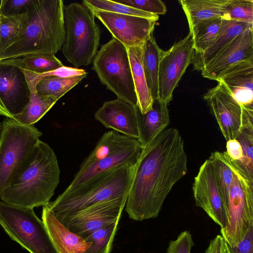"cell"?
<instances>
[{
	"label": "cell",
	"instance_id": "cell-1",
	"mask_svg": "<svg viewBox=\"0 0 253 253\" xmlns=\"http://www.w3.org/2000/svg\"><path fill=\"white\" fill-rule=\"evenodd\" d=\"M187 172L184 141L174 128H166L143 147L125 205L129 217L156 218L174 185Z\"/></svg>",
	"mask_w": 253,
	"mask_h": 253
},
{
	"label": "cell",
	"instance_id": "cell-2",
	"mask_svg": "<svg viewBox=\"0 0 253 253\" xmlns=\"http://www.w3.org/2000/svg\"><path fill=\"white\" fill-rule=\"evenodd\" d=\"M60 174L54 151L39 139L2 191L0 199L6 203L25 208L45 206L54 194Z\"/></svg>",
	"mask_w": 253,
	"mask_h": 253
},
{
	"label": "cell",
	"instance_id": "cell-3",
	"mask_svg": "<svg viewBox=\"0 0 253 253\" xmlns=\"http://www.w3.org/2000/svg\"><path fill=\"white\" fill-rule=\"evenodd\" d=\"M64 6L62 0H32L22 32L0 51V60L57 53L65 37Z\"/></svg>",
	"mask_w": 253,
	"mask_h": 253
},
{
	"label": "cell",
	"instance_id": "cell-4",
	"mask_svg": "<svg viewBox=\"0 0 253 253\" xmlns=\"http://www.w3.org/2000/svg\"><path fill=\"white\" fill-rule=\"evenodd\" d=\"M135 165H123L66 190L45 206L59 221L95 205L127 197Z\"/></svg>",
	"mask_w": 253,
	"mask_h": 253
},
{
	"label": "cell",
	"instance_id": "cell-5",
	"mask_svg": "<svg viewBox=\"0 0 253 253\" xmlns=\"http://www.w3.org/2000/svg\"><path fill=\"white\" fill-rule=\"evenodd\" d=\"M95 18L93 11L83 2L64 6L65 37L61 49L74 68L89 65L98 51L101 30Z\"/></svg>",
	"mask_w": 253,
	"mask_h": 253
},
{
	"label": "cell",
	"instance_id": "cell-6",
	"mask_svg": "<svg viewBox=\"0 0 253 253\" xmlns=\"http://www.w3.org/2000/svg\"><path fill=\"white\" fill-rule=\"evenodd\" d=\"M92 69L100 82L117 97L137 106L127 48L112 38L102 45L95 56Z\"/></svg>",
	"mask_w": 253,
	"mask_h": 253
},
{
	"label": "cell",
	"instance_id": "cell-7",
	"mask_svg": "<svg viewBox=\"0 0 253 253\" xmlns=\"http://www.w3.org/2000/svg\"><path fill=\"white\" fill-rule=\"evenodd\" d=\"M0 225L12 240L30 253H58L43 221L33 209L0 201Z\"/></svg>",
	"mask_w": 253,
	"mask_h": 253
},
{
	"label": "cell",
	"instance_id": "cell-8",
	"mask_svg": "<svg viewBox=\"0 0 253 253\" xmlns=\"http://www.w3.org/2000/svg\"><path fill=\"white\" fill-rule=\"evenodd\" d=\"M233 163L234 177L224 202L227 222L220 230L225 242L231 246L239 243L253 226V182Z\"/></svg>",
	"mask_w": 253,
	"mask_h": 253
},
{
	"label": "cell",
	"instance_id": "cell-9",
	"mask_svg": "<svg viewBox=\"0 0 253 253\" xmlns=\"http://www.w3.org/2000/svg\"><path fill=\"white\" fill-rule=\"evenodd\" d=\"M1 125L0 196L42 134L34 125H24L11 118L5 117Z\"/></svg>",
	"mask_w": 253,
	"mask_h": 253
},
{
	"label": "cell",
	"instance_id": "cell-10",
	"mask_svg": "<svg viewBox=\"0 0 253 253\" xmlns=\"http://www.w3.org/2000/svg\"><path fill=\"white\" fill-rule=\"evenodd\" d=\"M226 141L236 139L243 128L253 129V104L241 106L221 82L204 95Z\"/></svg>",
	"mask_w": 253,
	"mask_h": 253
},
{
	"label": "cell",
	"instance_id": "cell-11",
	"mask_svg": "<svg viewBox=\"0 0 253 253\" xmlns=\"http://www.w3.org/2000/svg\"><path fill=\"white\" fill-rule=\"evenodd\" d=\"M195 51L191 33L175 42L166 51L162 50L158 75V98L168 105L179 81L192 63Z\"/></svg>",
	"mask_w": 253,
	"mask_h": 253
},
{
	"label": "cell",
	"instance_id": "cell-12",
	"mask_svg": "<svg viewBox=\"0 0 253 253\" xmlns=\"http://www.w3.org/2000/svg\"><path fill=\"white\" fill-rule=\"evenodd\" d=\"M97 18L126 48L143 45L153 33L157 20L100 10H91Z\"/></svg>",
	"mask_w": 253,
	"mask_h": 253
},
{
	"label": "cell",
	"instance_id": "cell-13",
	"mask_svg": "<svg viewBox=\"0 0 253 253\" xmlns=\"http://www.w3.org/2000/svg\"><path fill=\"white\" fill-rule=\"evenodd\" d=\"M126 199L127 197L119 198L95 205L59 221L71 231L83 238L119 221Z\"/></svg>",
	"mask_w": 253,
	"mask_h": 253
},
{
	"label": "cell",
	"instance_id": "cell-14",
	"mask_svg": "<svg viewBox=\"0 0 253 253\" xmlns=\"http://www.w3.org/2000/svg\"><path fill=\"white\" fill-rule=\"evenodd\" d=\"M192 190L196 206L202 208L220 227L227 225V215L215 172L208 159L194 178Z\"/></svg>",
	"mask_w": 253,
	"mask_h": 253
},
{
	"label": "cell",
	"instance_id": "cell-15",
	"mask_svg": "<svg viewBox=\"0 0 253 253\" xmlns=\"http://www.w3.org/2000/svg\"><path fill=\"white\" fill-rule=\"evenodd\" d=\"M30 97L23 70L0 60V115L12 118L23 109Z\"/></svg>",
	"mask_w": 253,
	"mask_h": 253
},
{
	"label": "cell",
	"instance_id": "cell-16",
	"mask_svg": "<svg viewBox=\"0 0 253 253\" xmlns=\"http://www.w3.org/2000/svg\"><path fill=\"white\" fill-rule=\"evenodd\" d=\"M138 113L137 106L117 98L104 102L94 117L105 127L138 140Z\"/></svg>",
	"mask_w": 253,
	"mask_h": 253
},
{
	"label": "cell",
	"instance_id": "cell-17",
	"mask_svg": "<svg viewBox=\"0 0 253 253\" xmlns=\"http://www.w3.org/2000/svg\"><path fill=\"white\" fill-rule=\"evenodd\" d=\"M253 26L233 39L202 68L205 78L216 81L219 74L231 65L253 58Z\"/></svg>",
	"mask_w": 253,
	"mask_h": 253
},
{
	"label": "cell",
	"instance_id": "cell-18",
	"mask_svg": "<svg viewBox=\"0 0 253 253\" xmlns=\"http://www.w3.org/2000/svg\"><path fill=\"white\" fill-rule=\"evenodd\" d=\"M222 82L241 106L253 104V58L238 62L222 72Z\"/></svg>",
	"mask_w": 253,
	"mask_h": 253
},
{
	"label": "cell",
	"instance_id": "cell-19",
	"mask_svg": "<svg viewBox=\"0 0 253 253\" xmlns=\"http://www.w3.org/2000/svg\"><path fill=\"white\" fill-rule=\"evenodd\" d=\"M142 149L141 144L138 140L136 139L129 145L97 162L86 166H80L67 188L74 187L95 175L119 166L126 164L135 165Z\"/></svg>",
	"mask_w": 253,
	"mask_h": 253
},
{
	"label": "cell",
	"instance_id": "cell-20",
	"mask_svg": "<svg viewBox=\"0 0 253 253\" xmlns=\"http://www.w3.org/2000/svg\"><path fill=\"white\" fill-rule=\"evenodd\" d=\"M42 221L58 253H84L91 246L83 237L68 229L47 208L42 207Z\"/></svg>",
	"mask_w": 253,
	"mask_h": 253
},
{
	"label": "cell",
	"instance_id": "cell-21",
	"mask_svg": "<svg viewBox=\"0 0 253 253\" xmlns=\"http://www.w3.org/2000/svg\"><path fill=\"white\" fill-rule=\"evenodd\" d=\"M253 25L222 19L215 39L204 51L194 55L192 63L195 70L201 71L203 67L217 55L233 39Z\"/></svg>",
	"mask_w": 253,
	"mask_h": 253
},
{
	"label": "cell",
	"instance_id": "cell-22",
	"mask_svg": "<svg viewBox=\"0 0 253 253\" xmlns=\"http://www.w3.org/2000/svg\"><path fill=\"white\" fill-rule=\"evenodd\" d=\"M170 122L168 104L154 100L152 108L144 114L138 113L139 138L143 147L165 130Z\"/></svg>",
	"mask_w": 253,
	"mask_h": 253
},
{
	"label": "cell",
	"instance_id": "cell-23",
	"mask_svg": "<svg viewBox=\"0 0 253 253\" xmlns=\"http://www.w3.org/2000/svg\"><path fill=\"white\" fill-rule=\"evenodd\" d=\"M143 44L127 48L137 97V106L142 114L152 108L154 102L147 84L142 64Z\"/></svg>",
	"mask_w": 253,
	"mask_h": 253
},
{
	"label": "cell",
	"instance_id": "cell-24",
	"mask_svg": "<svg viewBox=\"0 0 253 253\" xmlns=\"http://www.w3.org/2000/svg\"><path fill=\"white\" fill-rule=\"evenodd\" d=\"M230 0H180L190 29L198 22L221 18Z\"/></svg>",
	"mask_w": 253,
	"mask_h": 253
},
{
	"label": "cell",
	"instance_id": "cell-25",
	"mask_svg": "<svg viewBox=\"0 0 253 253\" xmlns=\"http://www.w3.org/2000/svg\"><path fill=\"white\" fill-rule=\"evenodd\" d=\"M162 49L151 33L143 44L142 64L147 84L153 100L158 98L159 62Z\"/></svg>",
	"mask_w": 253,
	"mask_h": 253
},
{
	"label": "cell",
	"instance_id": "cell-26",
	"mask_svg": "<svg viewBox=\"0 0 253 253\" xmlns=\"http://www.w3.org/2000/svg\"><path fill=\"white\" fill-rule=\"evenodd\" d=\"M29 102L18 114L12 118L24 125H34L39 121L55 104L58 99L52 96L39 94L35 89H30Z\"/></svg>",
	"mask_w": 253,
	"mask_h": 253
},
{
	"label": "cell",
	"instance_id": "cell-27",
	"mask_svg": "<svg viewBox=\"0 0 253 253\" xmlns=\"http://www.w3.org/2000/svg\"><path fill=\"white\" fill-rule=\"evenodd\" d=\"M1 61L38 74L49 72L64 66L52 54L31 55Z\"/></svg>",
	"mask_w": 253,
	"mask_h": 253
},
{
	"label": "cell",
	"instance_id": "cell-28",
	"mask_svg": "<svg viewBox=\"0 0 253 253\" xmlns=\"http://www.w3.org/2000/svg\"><path fill=\"white\" fill-rule=\"evenodd\" d=\"M221 18L201 21L190 29L194 43L195 54L203 52L212 43L219 30Z\"/></svg>",
	"mask_w": 253,
	"mask_h": 253
},
{
	"label": "cell",
	"instance_id": "cell-29",
	"mask_svg": "<svg viewBox=\"0 0 253 253\" xmlns=\"http://www.w3.org/2000/svg\"><path fill=\"white\" fill-rule=\"evenodd\" d=\"M86 76L83 75L67 78L45 77L37 83L36 90L40 95L54 97L58 100Z\"/></svg>",
	"mask_w": 253,
	"mask_h": 253
},
{
	"label": "cell",
	"instance_id": "cell-30",
	"mask_svg": "<svg viewBox=\"0 0 253 253\" xmlns=\"http://www.w3.org/2000/svg\"><path fill=\"white\" fill-rule=\"evenodd\" d=\"M119 221L93 231L84 239L91 245L84 253H110Z\"/></svg>",
	"mask_w": 253,
	"mask_h": 253
},
{
	"label": "cell",
	"instance_id": "cell-31",
	"mask_svg": "<svg viewBox=\"0 0 253 253\" xmlns=\"http://www.w3.org/2000/svg\"><path fill=\"white\" fill-rule=\"evenodd\" d=\"M26 13L14 16L0 15V51L12 43L22 32Z\"/></svg>",
	"mask_w": 253,
	"mask_h": 253
},
{
	"label": "cell",
	"instance_id": "cell-32",
	"mask_svg": "<svg viewBox=\"0 0 253 253\" xmlns=\"http://www.w3.org/2000/svg\"><path fill=\"white\" fill-rule=\"evenodd\" d=\"M82 2L91 10L134 15L158 20L159 16L146 12L110 0H84Z\"/></svg>",
	"mask_w": 253,
	"mask_h": 253
},
{
	"label": "cell",
	"instance_id": "cell-33",
	"mask_svg": "<svg viewBox=\"0 0 253 253\" xmlns=\"http://www.w3.org/2000/svg\"><path fill=\"white\" fill-rule=\"evenodd\" d=\"M236 139L242 146L243 157L238 162L233 161L253 182V129L243 128Z\"/></svg>",
	"mask_w": 253,
	"mask_h": 253
},
{
	"label": "cell",
	"instance_id": "cell-34",
	"mask_svg": "<svg viewBox=\"0 0 253 253\" xmlns=\"http://www.w3.org/2000/svg\"><path fill=\"white\" fill-rule=\"evenodd\" d=\"M221 19L253 25V0H230Z\"/></svg>",
	"mask_w": 253,
	"mask_h": 253
},
{
	"label": "cell",
	"instance_id": "cell-35",
	"mask_svg": "<svg viewBox=\"0 0 253 253\" xmlns=\"http://www.w3.org/2000/svg\"><path fill=\"white\" fill-rule=\"evenodd\" d=\"M22 69L25 74L29 86L33 87H36V84L41 80L47 77L55 76L61 78H67L87 75V73L83 69L64 66L55 70L42 74H38L25 69Z\"/></svg>",
	"mask_w": 253,
	"mask_h": 253
},
{
	"label": "cell",
	"instance_id": "cell-36",
	"mask_svg": "<svg viewBox=\"0 0 253 253\" xmlns=\"http://www.w3.org/2000/svg\"><path fill=\"white\" fill-rule=\"evenodd\" d=\"M115 1L158 16L165 14L167 11L166 4L161 0H118Z\"/></svg>",
	"mask_w": 253,
	"mask_h": 253
},
{
	"label": "cell",
	"instance_id": "cell-37",
	"mask_svg": "<svg viewBox=\"0 0 253 253\" xmlns=\"http://www.w3.org/2000/svg\"><path fill=\"white\" fill-rule=\"evenodd\" d=\"M32 0H1L0 3V15L14 16L26 12Z\"/></svg>",
	"mask_w": 253,
	"mask_h": 253
},
{
	"label": "cell",
	"instance_id": "cell-38",
	"mask_svg": "<svg viewBox=\"0 0 253 253\" xmlns=\"http://www.w3.org/2000/svg\"><path fill=\"white\" fill-rule=\"evenodd\" d=\"M194 243L191 233L187 230L180 233L176 239L170 240L167 253H191Z\"/></svg>",
	"mask_w": 253,
	"mask_h": 253
},
{
	"label": "cell",
	"instance_id": "cell-39",
	"mask_svg": "<svg viewBox=\"0 0 253 253\" xmlns=\"http://www.w3.org/2000/svg\"><path fill=\"white\" fill-rule=\"evenodd\" d=\"M226 253H253V226L236 245L231 246L225 242Z\"/></svg>",
	"mask_w": 253,
	"mask_h": 253
},
{
	"label": "cell",
	"instance_id": "cell-40",
	"mask_svg": "<svg viewBox=\"0 0 253 253\" xmlns=\"http://www.w3.org/2000/svg\"><path fill=\"white\" fill-rule=\"evenodd\" d=\"M226 153L235 162L240 161L243 157V150L240 142L236 139L229 140L226 143Z\"/></svg>",
	"mask_w": 253,
	"mask_h": 253
},
{
	"label": "cell",
	"instance_id": "cell-41",
	"mask_svg": "<svg viewBox=\"0 0 253 253\" xmlns=\"http://www.w3.org/2000/svg\"><path fill=\"white\" fill-rule=\"evenodd\" d=\"M205 253H226L225 241L221 235H216L210 241Z\"/></svg>",
	"mask_w": 253,
	"mask_h": 253
},
{
	"label": "cell",
	"instance_id": "cell-42",
	"mask_svg": "<svg viewBox=\"0 0 253 253\" xmlns=\"http://www.w3.org/2000/svg\"><path fill=\"white\" fill-rule=\"evenodd\" d=\"M1 123H0V133H1Z\"/></svg>",
	"mask_w": 253,
	"mask_h": 253
}]
</instances>
